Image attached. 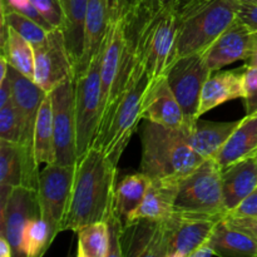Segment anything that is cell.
Wrapping results in <instances>:
<instances>
[{
	"label": "cell",
	"mask_w": 257,
	"mask_h": 257,
	"mask_svg": "<svg viewBox=\"0 0 257 257\" xmlns=\"http://www.w3.org/2000/svg\"><path fill=\"white\" fill-rule=\"evenodd\" d=\"M225 216L175 211L161 220H140L123 232V256L191 257Z\"/></svg>",
	"instance_id": "1"
},
{
	"label": "cell",
	"mask_w": 257,
	"mask_h": 257,
	"mask_svg": "<svg viewBox=\"0 0 257 257\" xmlns=\"http://www.w3.org/2000/svg\"><path fill=\"white\" fill-rule=\"evenodd\" d=\"M117 166L98 147H90L75 165L74 181L62 231H75L105 221L114 211Z\"/></svg>",
	"instance_id": "2"
},
{
	"label": "cell",
	"mask_w": 257,
	"mask_h": 257,
	"mask_svg": "<svg viewBox=\"0 0 257 257\" xmlns=\"http://www.w3.org/2000/svg\"><path fill=\"white\" fill-rule=\"evenodd\" d=\"M141 143V172L152 180H181L205 161L188 143L186 127L175 130L146 120L142 127Z\"/></svg>",
	"instance_id": "3"
},
{
	"label": "cell",
	"mask_w": 257,
	"mask_h": 257,
	"mask_svg": "<svg viewBox=\"0 0 257 257\" xmlns=\"http://www.w3.org/2000/svg\"><path fill=\"white\" fill-rule=\"evenodd\" d=\"M138 8V59L148 75V88L167 78L177 60L178 13Z\"/></svg>",
	"instance_id": "4"
},
{
	"label": "cell",
	"mask_w": 257,
	"mask_h": 257,
	"mask_svg": "<svg viewBox=\"0 0 257 257\" xmlns=\"http://www.w3.org/2000/svg\"><path fill=\"white\" fill-rule=\"evenodd\" d=\"M238 0H191L178 12L177 59L205 52L237 18Z\"/></svg>",
	"instance_id": "5"
},
{
	"label": "cell",
	"mask_w": 257,
	"mask_h": 257,
	"mask_svg": "<svg viewBox=\"0 0 257 257\" xmlns=\"http://www.w3.org/2000/svg\"><path fill=\"white\" fill-rule=\"evenodd\" d=\"M148 83V75L140 64L120 95L104 133L93 145V147L100 148L117 167L131 138L137 131L140 120L143 119V100Z\"/></svg>",
	"instance_id": "6"
},
{
	"label": "cell",
	"mask_w": 257,
	"mask_h": 257,
	"mask_svg": "<svg viewBox=\"0 0 257 257\" xmlns=\"http://www.w3.org/2000/svg\"><path fill=\"white\" fill-rule=\"evenodd\" d=\"M222 170L215 158H207L180 180L175 211L226 216L222 192Z\"/></svg>",
	"instance_id": "7"
},
{
	"label": "cell",
	"mask_w": 257,
	"mask_h": 257,
	"mask_svg": "<svg viewBox=\"0 0 257 257\" xmlns=\"http://www.w3.org/2000/svg\"><path fill=\"white\" fill-rule=\"evenodd\" d=\"M102 55L103 50L90 63L85 72L74 78L78 158L82 157L90 147H93L99 127L100 102H102V88H100Z\"/></svg>",
	"instance_id": "8"
},
{
	"label": "cell",
	"mask_w": 257,
	"mask_h": 257,
	"mask_svg": "<svg viewBox=\"0 0 257 257\" xmlns=\"http://www.w3.org/2000/svg\"><path fill=\"white\" fill-rule=\"evenodd\" d=\"M75 166L47 165L39 175L38 200L40 206V216L47 222L52 240L62 231L65 213L68 210Z\"/></svg>",
	"instance_id": "9"
},
{
	"label": "cell",
	"mask_w": 257,
	"mask_h": 257,
	"mask_svg": "<svg viewBox=\"0 0 257 257\" xmlns=\"http://www.w3.org/2000/svg\"><path fill=\"white\" fill-rule=\"evenodd\" d=\"M53 104L55 165L75 166L77 122L74 107V79H68L49 92Z\"/></svg>",
	"instance_id": "10"
},
{
	"label": "cell",
	"mask_w": 257,
	"mask_h": 257,
	"mask_svg": "<svg viewBox=\"0 0 257 257\" xmlns=\"http://www.w3.org/2000/svg\"><path fill=\"white\" fill-rule=\"evenodd\" d=\"M211 73L202 52L178 58L168 72V84L182 107L187 125L198 119L201 92Z\"/></svg>",
	"instance_id": "11"
},
{
	"label": "cell",
	"mask_w": 257,
	"mask_h": 257,
	"mask_svg": "<svg viewBox=\"0 0 257 257\" xmlns=\"http://www.w3.org/2000/svg\"><path fill=\"white\" fill-rule=\"evenodd\" d=\"M34 47V80L45 92L68 79H74V68L68 52L63 29L48 32L43 42Z\"/></svg>",
	"instance_id": "12"
},
{
	"label": "cell",
	"mask_w": 257,
	"mask_h": 257,
	"mask_svg": "<svg viewBox=\"0 0 257 257\" xmlns=\"http://www.w3.org/2000/svg\"><path fill=\"white\" fill-rule=\"evenodd\" d=\"M39 175V163L33 143L0 140V187L38 191Z\"/></svg>",
	"instance_id": "13"
},
{
	"label": "cell",
	"mask_w": 257,
	"mask_h": 257,
	"mask_svg": "<svg viewBox=\"0 0 257 257\" xmlns=\"http://www.w3.org/2000/svg\"><path fill=\"white\" fill-rule=\"evenodd\" d=\"M256 45V33L236 18L202 54L211 72H216L238 60H247Z\"/></svg>",
	"instance_id": "14"
},
{
	"label": "cell",
	"mask_w": 257,
	"mask_h": 257,
	"mask_svg": "<svg viewBox=\"0 0 257 257\" xmlns=\"http://www.w3.org/2000/svg\"><path fill=\"white\" fill-rule=\"evenodd\" d=\"M35 217H42L37 191L13 188L5 205L0 207V235L8 238L14 256H23V231L28 221Z\"/></svg>",
	"instance_id": "15"
},
{
	"label": "cell",
	"mask_w": 257,
	"mask_h": 257,
	"mask_svg": "<svg viewBox=\"0 0 257 257\" xmlns=\"http://www.w3.org/2000/svg\"><path fill=\"white\" fill-rule=\"evenodd\" d=\"M8 77L12 83V102L22 120V143H33L38 110L48 95V92L35 83L34 79L25 77L10 64Z\"/></svg>",
	"instance_id": "16"
},
{
	"label": "cell",
	"mask_w": 257,
	"mask_h": 257,
	"mask_svg": "<svg viewBox=\"0 0 257 257\" xmlns=\"http://www.w3.org/2000/svg\"><path fill=\"white\" fill-rule=\"evenodd\" d=\"M246 67L231 70H216L210 74L201 92L197 117L215 109L218 105L245 97Z\"/></svg>",
	"instance_id": "17"
},
{
	"label": "cell",
	"mask_w": 257,
	"mask_h": 257,
	"mask_svg": "<svg viewBox=\"0 0 257 257\" xmlns=\"http://www.w3.org/2000/svg\"><path fill=\"white\" fill-rule=\"evenodd\" d=\"M142 118L175 130H181L187 125L182 107L173 94L167 78L152 88H147L143 100Z\"/></svg>",
	"instance_id": "18"
},
{
	"label": "cell",
	"mask_w": 257,
	"mask_h": 257,
	"mask_svg": "<svg viewBox=\"0 0 257 257\" xmlns=\"http://www.w3.org/2000/svg\"><path fill=\"white\" fill-rule=\"evenodd\" d=\"M110 17L107 0H89L84 24V42L79 65L74 78L88 69L90 63L103 50L109 32Z\"/></svg>",
	"instance_id": "19"
},
{
	"label": "cell",
	"mask_w": 257,
	"mask_h": 257,
	"mask_svg": "<svg viewBox=\"0 0 257 257\" xmlns=\"http://www.w3.org/2000/svg\"><path fill=\"white\" fill-rule=\"evenodd\" d=\"M180 180L177 178H153L146 197L138 210L130 217L124 228L140 220H161L175 212Z\"/></svg>",
	"instance_id": "20"
},
{
	"label": "cell",
	"mask_w": 257,
	"mask_h": 257,
	"mask_svg": "<svg viewBox=\"0 0 257 257\" xmlns=\"http://www.w3.org/2000/svg\"><path fill=\"white\" fill-rule=\"evenodd\" d=\"M222 192L227 212L235 210L257 188L256 156L232 163L222 170Z\"/></svg>",
	"instance_id": "21"
},
{
	"label": "cell",
	"mask_w": 257,
	"mask_h": 257,
	"mask_svg": "<svg viewBox=\"0 0 257 257\" xmlns=\"http://www.w3.org/2000/svg\"><path fill=\"white\" fill-rule=\"evenodd\" d=\"M235 122H211L198 118L193 124L186 125L187 140L198 156L207 160L215 158L237 127Z\"/></svg>",
	"instance_id": "22"
},
{
	"label": "cell",
	"mask_w": 257,
	"mask_h": 257,
	"mask_svg": "<svg viewBox=\"0 0 257 257\" xmlns=\"http://www.w3.org/2000/svg\"><path fill=\"white\" fill-rule=\"evenodd\" d=\"M208 242L217 256L257 257V238L247 231L221 218L213 227Z\"/></svg>",
	"instance_id": "23"
},
{
	"label": "cell",
	"mask_w": 257,
	"mask_h": 257,
	"mask_svg": "<svg viewBox=\"0 0 257 257\" xmlns=\"http://www.w3.org/2000/svg\"><path fill=\"white\" fill-rule=\"evenodd\" d=\"M257 153V112L246 114L238 120L237 127L230 136L220 152L216 155V162L221 170Z\"/></svg>",
	"instance_id": "24"
},
{
	"label": "cell",
	"mask_w": 257,
	"mask_h": 257,
	"mask_svg": "<svg viewBox=\"0 0 257 257\" xmlns=\"http://www.w3.org/2000/svg\"><path fill=\"white\" fill-rule=\"evenodd\" d=\"M59 3L64 14L63 33L75 74L83 53L85 15L89 0H59Z\"/></svg>",
	"instance_id": "25"
},
{
	"label": "cell",
	"mask_w": 257,
	"mask_h": 257,
	"mask_svg": "<svg viewBox=\"0 0 257 257\" xmlns=\"http://www.w3.org/2000/svg\"><path fill=\"white\" fill-rule=\"evenodd\" d=\"M151 181L152 178L140 171L123 177V180L115 186L114 211L122 220L123 226H125L131 216L143 202Z\"/></svg>",
	"instance_id": "26"
},
{
	"label": "cell",
	"mask_w": 257,
	"mask_h": 257,
	"mask_svg": "<svg viewBox=\"0 0 257 257\" xmlns=\"http://www.w3.org/2000/svg\"><path fill=\"white\" fill-rule=\"evenodd\" d=\"M2 54L12 67L34 79V47L5 22H2Z\"/></svg>",
	"instance_id": "27"
},
{
	"label": "cell",
	"mask_w": 257,
	"mask_h": 257,
	"mask_svg": "<svg viewBox=\"0 0 257 257\" xmlns=\"http://www.w3.org/2000/svg\"><path fill=\"white\" fill-rule=\"evenodd\" d=\"M33 146H34L35 158L39 166L54 163V124H53L52 98L49 93L38 110L34 124V135H33Z\"/></svg>",
	"instance_id": "28"
},
{
	"label": "cell",
	"mask_w": 257,
	"mask_h": 257,
	"mask_svg": "<svg viewBox=\"0 0 257 257\" xmlns=\"http://www.w3.org/2000/svg\"><path fill=\"white\" fill-rule=\"evenodd\" d=\"M77 233L78 257H109L110 238L105 221L88 223Z\"/></svg>",
	"instance_id": "29"
},
{
	"label": "cell",
	"mask_w": 257,
	"mask_h": 257,
	"mask_svg": "<svg viewBox=\"0 0 257 257\" xmlns=\"http://www.w3.org/2000/svg\"><path fill=\"white\" fill-rule=\"evenodd\" d=\"M53 243L50 230L42 217L32 218L25 225L22 238L23 256L39 257L47 252Z\"/></svg>",
	"instance_id": "30"
},
{
	"label": "cell",
	"mask_w": 257,
	"mask_h": 257,
	"mask_svg": "<svg viewBox=\"0 0 257 257\" xmlns=\"http://www.w3.org/2000/svg\"><path fill=\"white\" fill-rule=\"evenodd\" d=\"M0 12H2V22L7 23L12 29H14L18 34L25 38L33 45L43 42L47 37L48 32H49L44 27H42L39 23L33 20L32 18L27 17L25 14L17 12V10L0 9Z\"/></svg>",
	"instance_id": "31"
},
{
	"label": "cell",
	"mask_w": 257,
	"mask_h": 257,
	"mask_svg": "<svg viewBox=\"0 0 257 257\" xmlns=\"http://www.w3.org/2000/svg\"><path fill=\"white\" fill-rule=\"evenodd\" d=\"M0 140L23 142L22 120L12 100L0 108Z\"/></svg>",
	"instance_id": "32"
},
{
	"label": "cell",
	"mask_w": 257,
	"mask_h": 257,
	"mask_svg": "<svg viewBox=\"0 0 257 257\" xmlns=\"http://www.w3.org/2000/svg\"><path fill=\"white\" fill-rule=\"evenodd\" d=\"M32 3L53 29H63L64 14L59 0H32Z\"/></svg>",
	"instance_id": "33"
},
{
	"label": "cell",
	"mask_w": 257,
	"mask_h": 257,
	"mask_svg": "<svg viewBox=\"0 0 257 257\" xmlns=\"http://www.w3.org/2000/svg\"><path fill=\"white\" fill-rule=\"evenodd\" d=\"M0 9L17 10V12L23 13V14H25L27 17L32 18L33 20L38 22L42 27H44L45 29H53V28L45 22L44 18L39 14V12L35 9L32 0H0Z\"/></svg>",
	"instance_id": "34"
},
{
	"label": "cell",
	"mask_w": 257,
	"mask_h": 257,
	"mask_svg": "<svg viewBox=\"0 0 257 257\" xmlns=\"http://www.w3.org/2000/svg\"><path fill=\"white\" fill-rule=\"evenodd\" d=\"M243 102H245L246 114L257 112V68L246 67Z\"/></svg>",
	"instance_id": "35"
},
{
	"label": "cell",
	"mask_w": 257,
	"mask_h": 257,
	"mask_svg": "<svg viewBox=\"0 0 257 257\" xmlns=\"http://www.w3.org/2000/svg\"><path fill=\"white\" fill-rule=\"evenodd\" d=\"M131 2L137 3V4L152 10L165 9L178 13L191 0H131Z\"/></svg>",
	"instance_id": "36"
},
{
	"label": "cell",
	"mask_w": 257,
	"mask_h": 257,
	"mask_svg": "<svg viewBox=\"0 0 257 257\" xmlns=\"http://www.w3.org/2000/svg\"><path fill=\"white\" fill-rule=\"evenodd\" d=\"M227 215L236 216V217H257V188Z\"/></svg>",
	"instance_id": "37"
},
{
	"label": "cell",
	"mask_w": 257,
	"mask_h": 257,
	"mask_svg": "<svg viewBox=\"0 0 257 257\" xmlns=\"http://www.w3.org/2000/svg\"><path fill=\"white\" fill-rule=\"evenodd\" d=\"M237 18L242 20L252 32L257 34V5L240 3L237 10Z\"/></svg>",
	"instance_id": "38"
},
{
	"label": "cell",
	"mask_w": 257,
	"mask_h": 257,
	"mask_svg": "<svg viewBox=\"0 0 257 257\" xmlns=\"http://www.w3.org/2000/svg\"><path fill=\"white\" fill-rule=\"evenodd\" d=\"M226 218L232 225L247 231L248 233H251L257 238V217H236V216L226 215Z\"/></svg>",
	"instance_id": "39"
},
{
	"label": "cell",
	"mask_w": 257,
	"mask_h": 257,
	"mask_svg": "<svg viewBox=\"0 0 257 257\" xmlns=\"http://www.w3.org/2000/svg\"><path fill=\"white\" fill-rule=\"evenodd\" d=\"M131 0H107L108 12H109L110 22L117 20L118 18L122 17L124 10L127 9Z\"/></svg>",
	"instance_id": "40"
},
{
	"label": "cell",
	"mask_w": 257,
	"mask_h": 257,
	"mask_svg": "<svg viewBox=\"0 0 257 257\" xmlns=\"http://www.w3.org/2000/svg\"><path fill=\"white\" fill-rule=\"evenodd\" d=\"M12 100V83L9 77L0 80V108Z\"/></svg>",
	"instance_id": "41"
},
{
	"label": "cell",
	"mask_w": 257,
	"mask_h": 257,
	"mask_svg": "<svg viewBox=\"0 0 257 257\" xmlns=\"http://www.w3.org/2000/svg\"><path fill=\"white\" fill-rule=\"evenodd\" d=\"M211 256H217L216 251L213 250L212 246L210 245L208 240L206 242H203L202 245L198 246L192 253H191V257H211Z\"/></svg>",
	"instance_id": "42"
},
{
	"label": "cell",
	"mask_w": 257,
	"mask_h": 257,
	"mask_svg": "<svg viewBox=\"0 0 257 257\" xmlns=\"http://www.w3.org/2000/svg\"><path fill=\"white\" fill-rule=\"evenodd\" d=\"M0 256L2 257H12L14 256L13 247L8 238L5 236L0 235Z\"/></svg>",
	"instance_id": "43"
},
{
	"label": "cell",
	"mask_w": 257,
	"mask_h": 257,
	"mask_svg": "<svg viewBox=\"0 0 257 257\" xmlns=\"http://www.w3.org/2000/svg\"><path fill=\"white\" fill-rule=\"evenodd\" d=\"M245 67L257 68V45L255 47V49L252 50L250 57H248V59L245 60Z\"/></svg>",
	"instance_id": "44"
},
{
	"label": "cell",
	"mask_w": 257,
	"mask_h": 257,
	"mask_svg": "<svg viewBox=\"0 0 257 257\" xmlns=\"http://www.w3.org/2000/svg\"><path fill=\"white\" fill-rule=\"evenodd\" d=\"M240 3H247V4H256L257 5V0H238Z\"/></svg>",
	"instance_id": "45"
},
{
	"label": "cell",
	"mask_w": 257,
	"mask_h": 257,
	"mask_svg": "<svg viewBox=\"0 0 257 257\" xmlns=\"http://www.w3.org/2000/svg\"><path fill=\"white\" fill-rule=\"evenodd\" d=\"M255 156H256V158H257V153H256V155H255Z\"/></svg>",
	"instance_id": "46"
}]
</instances>
